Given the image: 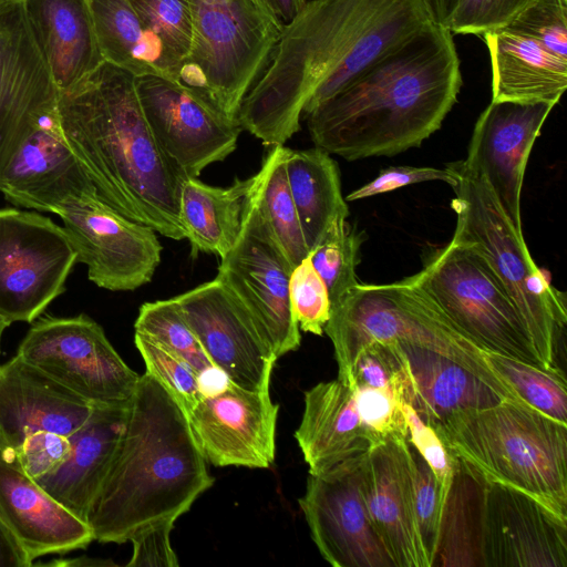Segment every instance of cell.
<instances>
[{
	"instance_id": "obj_1",
	"label": "cell",
	"mask_w": 567,
	"mask_h": 567,
	"mask_svg": "<svg viewBox=\"0 0 567 567\" xmlns=\"http://www.w3.org/2000/svg\"><path fill=\"white\" fill-rule=\"evenodd\" d=\"M433 23L423 0L307 1L244 99L241 130L265 146L285 145L301 117Z\"/></svg>"
},
{
	"instance_id": "obj_2",
	"label": "cell",
	"mask_w": 567,
	"mask_h": 567,
	"mask_svg": "<svg viewBox=\"0 0 567 567\" xmlns=\"http://www.w3.org/2000/svg\"><path fill=\"white\" fill-rule=\"evenodd\" d=\"M461 61L449 29L431 24L305 116L312 142L347 161L419 147L457 101Z\"/></svg>"
},
{
	"instance_id": "obj_3",
	"label": "cell",
	"mask_w": 567,
	"mask_h": 567,
	"mask_svg": "<svg viewBox=\"0 0 567 567\" xmlns=\"http://www.w3.org/2000/svg\"><path fill=\"white\" fill-rule=\"evenodd\" d=\"M61 133L99 196L121 215L175 240L182 176L144 116L135 75L109 62L59 92Z\"/></svg>"
},
{
	"instance_id": "obj_4",
	"label": "cell",
	"mask_w": 567,
	"mask_h": 567,
	"mask_svg": "<svg viewBox=\"0 0 567 567\" xmlns=\"http://www.w3.org/2000/svg\"><path fill=\"white\" fill-rule=\"evenodd\" d=\"M213 484L185 413L145 372L86 522L94 540L123 544L148 526L175 523Z\"/></svg>"
},
{
	"instance_id": "obj_5",
	"label": "cell",
	"mask_w": 567,
	"mask_h": 567,
	"mask_svg": "<svg viewBox=\"0 0 567 567\" xmlns=\"http://www.w3.org/2000/svg\"><path fill=\"white\" fill-rule=\"evenodd\" d=\"M434 430L449 453L483 481L522 489L567 518V424L502 400L458 412Z\"/></svg>"
},
{
	"instance_id": "obj_6",
	"label": "cell",
	"mask_w": 567,
	"mask_h": 567,
	"mask_svg": "<svg viewBox=\"0 0 567 567\" xmlns=\"http://www.w3.org/2000/svg\"><path fill=\"white\" fill-rule=\"evenodd\" d=\"M454 176L456 214L452 240L484 257L525 319L536 350L548 369L557 368L555 354L567 322L566 296L551 286L534 262L519 234L502 209L486 179L464 159L449 163Z\"/></svg>"
},
{
	"instance_id": "obj_7",
	"label": "cell",
	"mask_w": 567,
	"mask_h": 567,
	"mask_svg": "<svg viewBox=\"0 0 567 567\" xmlns=\"http://www.w3.org/2000/svg\"><path fill=\"white\" fill-rule=\"evenodd\" d=\"M189 3L192 49L172 80L238 122L241 103L268 68L285 24L264 0Z\"/></svg>"
},
{
	"instance_id": "obj_8",
	"label": "cell",
	"mask_w": 567,
	"mask_h": 567,
	"mask_svg": "<svg viewBox=\"0 0 567 567\" xmlns=\"http://www.w3.org/2000/svg\"><path fill=\"white\" fill-rule=\"evenodd\" d=\"M413 276L481 350L548 369L518 308L475 249L451 239Z\"/></svg>"
},
{
	"instance_id": "obj_9",
	"label": "cell",
	"mask_w": 567,
	"mask_h": 567,
	"mask_svg": "<svg viewBox=\"0 0 567 567\" xmlns=\"http://www.w3.org/2000/svg\"><path fill=\"white\" fill-rule=\"evenodd\" d=\"M264 172L261 165L255 174L238 237L220 258L216 278L246 307L279 358L296 351L301 336L289 297L293 266L259 207Z\"/></svg>"
},
{
	"instance_id": "obj_10",
	"label": "cell",
	"mask_w": 567,
	"mask_h": 567,
	"mask_svg": "<svg viewBox=\"0 0 567 567\" xmlns=\"http://www.w3.org/2000/svg\"><path fill=\"white\" fill-rule=\"evenodd\" d=\"M17 355L87 402L127 404L140 375L86 315L33 321Z\"/></svg>"
},
{
	"instance_id": "obj_11",
	"label": "cell",
	"mask_w": 567,
	"mask_h": 567,
	"mask_svg": "<svg viewBox=\"0 0 567 567\" xmlns=\"http://www.w3.org/2000/svg\"><path fill=\"white\" fill-rule=\"evenodd\" d=\"M75 262L63 227L34 212L0 209V317L33 322L64 292Z\"/></svg>"
},
{
	"instance_id": "obj_12",
	"label": "cell",
	"mask_w": 567,
	"mask_h": 567,
	"mask_svg": "<svg viewBox=\"0 0 567 567\" xmlns=\"http://www.w3.org/2000/svg\"><path fill=\"white\" fill-rule=\"evenodd\" d=\"M55 214L96 286L131 291L152 280L163 250L153 228L121 215L100 196L66 203Z\"/></svg>"
},
{
	"instance_id": "obj_13",
	"label": "cell",
	"mask_w": 567,
	"mask_h": 567,
	"mask_svg": "<svg viewBox=\"0 0 567 567\" xmlns=\"http://www.w3.org/2000/svg\"><path fill=\"white\" fill-rule=\"evenodd\" d=\"M135 89L153 136L182 178L198 177L236 150L239 123L176 81L148 73L135 76Z\"/></svg>"
},
{
	"instance_id": "obj_14",
	"label": "cell",
	"mask_w": 567,
	"mask_h": 567,
	"mask_svg": "<svg viewBox=\"0 0 567 567\" xmlns=\"http://www.w3.org/2000/svg\"><path fill=\"white\" fill-rule=\"evenodd\" d=\"M214 365L246 390L270 386L278 359L240 300L217 278L173 297Z\"/></svg>"
},
{
	"instance_id": "obj_15",
	"label": "cell",
	"mask_w": 567,
	"mask_h": 567,
	"mask_svg": "<svg viewBox=\"0 0 567 567\" xmlns=\"http://www.w3.org/2000/svg\"><path fill=\"white\" fill-rule=\"evenodd\" d=\"M59 90L30 32L22 0H0V176Z\"/></svg>"
},
{
	"instance_id": "obj_16",
	"label": "cell",
	"mask_w": 567,
	"mask_h": 567,
	"mask_svg": "<svg viewBox=\"0 0 567 567\" xmlns=\"http://www.w3.org/2000/svg\"><path fill=\"white\" fill-rule=\"evenodd\" d=\"M481 543L483 567H566L567 518L522 489L485 482Z\"/></svg>"
},
{
	"instance_id": "obj_17",
	"label": "cell",
	"mask_w": 567,
	"mask_h": 567,
	"mask_svg": "<svg viewBox=\"0 0 567 567\" xmlns=\"http://www.w3.org/2000/svg\"><path fill=\"white\" fill-rule=\"evenodd\" d=\"M278 411L269 388L246 390L231 382L225 391L202 398L186 417L206 462L268 468L275 460Z\"/></svg>"
},
{
	"instance_id": "obj_18",
	"label": "cell",
	"mask_w": 567,
	"mask_h": 567,
	"mask_svg": "<svg viewBox=\"0 0 567 567\" xmlns=\"http://www.w3.org/2000/svg\"><path fill=\"white\" fill-rule=\"evenodd\" d=\"M360 466L309 475L298 499L311 538L333 567H395L377 534L360 491Z\"/></svg>"
},
{
	"instance_id": "obj_19",
	"label": "cell",
	"mask_w": 567,
	"mask_h": 567,
	"mask_svg": "<svg viewBox=\"0 0 567 567\" xmlns=\"http://www.w3.org/2000/svg\"><path fill=\"white\" fill-rule=\"evenodd\" d=\"M554 106L549 102L492 100L475 123L464 159L486 179L502 209L522 235L520 196L525 168Z\"/></svg>"
},
{
	"instance_id": "obj_20",
	"label": "cell",
	"mask_w": 567,
	"mask_h": 567,
	"mask_svg": "<svg viewBox=\"0 0 567 567\" xmlns=\"http://www.w3.org/2000/svg\"><path fill=\"white\" fill-rule=\"evenodd\" d=\"M360 491L395 567H431L416 522L409 439L370 449L360 466Z\"/></svg>"
},
{
	"instance_id": "obj_21",
	"label": "cell",
	"mask_w": 567,
	"mask_h": 567,
	"mask_svg": "<svg viewBox=\"0 0 567 567\" xmlns=\"http://www.w3.org/2000/svg\"><path fill=\"white\" fill-rule=\"evenodd\" d=\"M0 192L13 205L54 214L66 203L99 196L61 133L56 110L11 158L0 176Z\"/></svg>"
},
{
	"instance_id": "obj_22",
	"label": "cell",
	"mask_w": 567,
	"mask_h": 567,
	"mask_svg": "<svg viewBox=\"0 0 567 567\" xmlns=\"http://www.w3.org/2000/svg\"><path fill=\"white\" fill-rule=\"evenodd\" d=\"M0 517L31 560L87 547L91 526L52 497L0 446Z\"/></svg>"
},
{
	"instance_id": "obj_23",
	"label": "cell",
	"mask_w": 567,
	"mask_h": 567,
	"mask_svg": "<svg viewBox=\"0 0 567 567\" xmlns=\"http://www.w3.org/2000/svg\"><path fill=\"white\" fill-rule=\"evenodd\" d=\"M94 406L17 354L0 364L1 447L14 451L38 432L69 437Z\"/></svg>"
},
{
	"instance_id": "obj_24",
	"label": "cell",
	"mask_w": 567,
	"mask_h": 567,
	"mask_svg": "<svg viewBox=\"0 0 567 567\" xmlns=\"http://www.w3.org/2000/svg\"><path fill=\"white\" fill-rule=\"evenodd\" d=\"M295 437L313 476L354 468L378 444L360 420L352 389L339 379L320 382L305 392Z\"/></svg>"
},
{
	"instance_id": "obj_25",
	"label": "cell",
	"mask_w": 567,
	"mask_h": 567,
	"mask_svg": "<svg viewBox=\"0 0 567 567\" xmlns=\"http://www.w3.org/2000/svg\"><path fill=\"white\" fill-rule=\"evenodd\" d=\"M127 408L128 403L95 405L83 425L69 436L65 461L54 472L35 480L85 522L124 431Z\"/></svg>"
},
{
	"instance_id": "obj_26",
	"label": "cell",
	"mask_w": 567,
	"mask_h": 567,
	"mask_svg": "<svg viewBox=\"0 0 567 567\" xmlns=\"http://www.w3.org/2000/svg\"><path fill=\"white\" fill-rule=\"evenodd\" d=\"M403 358V402L433 429L466 410L492 406L503 399L478 375L426 348L398 341Z\"/></svg>"
},
{
	"instance_id": "obj_27",
	"label": "cell",
	"mask_w": 567,
	"mask_h": 567,
	"mask_svg": "<svg viewBox=\"0 0 567 567\" xmlns=\"http://www.w3.org/2000/svg\"><path fill=\"white\" fill-rule=\"evenodd\" d=\"M22 4L32 38L59 92L104 62L87 0H22Z\"/></svg>"
},
{
	"instance_id": "obj_28",
	"label": "cell",
	"mask_w": 567,
	"mask_h": 567,
	"mask_svg": "<svg viewBox=\"0 0 567 567\" xmlns=\"http://www.w3.org/2000/svg\"><path fill=\"white\" fill-rule=\"evenodd\" d=\"M481 37L491 58L493 101L559 102L567 87V60L507 25Z\"/></svg>"
},
{
	"instance_id": "obj_29",
	"label": "cell",
	"mask_w": 567,
	"mask_h": 567,
	"mask_svg": "<svg viewBox=\"0 0 567 567\" xmlns=\"http://www.w3.org/2000/svg\"><path fill=\"white\" fill-rule=\"evenodd\" d=\"M255 175L236 179L228 187H216L198 179L184 177L181 186V221L192 247L198 252L220 258L234 246L241 224L246 197Z\"/></svg>"
},
{
	"instance_id": "obj_30",
	"label": "cell",
	"mask_w": 567,
	"mask_h": 567,
	"mask_svg": "<svg viewBox=\"0 0 567 567\" xmlns=\"http://www.w3.org/2000/svg\"><path fill=\"white\" fill-rule=\"evenodd\" d=\"M286 174L303 236L311 250L338 219H347L349 208L341 192L337 162L320 147L288 148Z\"/></svg>"
},
{
	"instance_id": "obj_31",
	"label": "cell",
	"mask_w": 567,
	"mask_h": 567,
	"mask_svg": "<svg viewBox=\"0 0 567 567\" xmlns=\"http://www.w3.org/2000/svg\"><path fill=\"white\" fill-rule=\"evenodd\" d=\"M484 483L455 458V472L443 504L439 545L432 567H483L481 527Z\"/></svg>"
},
{
	"instance_id": "obj_32",
	"label": "cell",
	"mask_w": 567,
	"mask_h": 567,
	"mask_svg": "<svg viewBox=\"0 0 567 567\" xmlns=\"http://www.w3.org/2000/svg\"><path fill=\"white\" fill-rule=\"evenodd\" d=\"M105 62L135 76L159 73L158 54L130 0H87Z\"/></svg>"
},
{
	"instance_id": "obj_33",
	"label": "cell",
	"mask_w": 567,
	"mask_h": 567,
	"mask_svg": "<svg viewBox=\"0 0 567 567\" xmlns=\"http://www.w3.org/2000/svg\"><path fill=\"white\" fill-rule=\"evenodd\" d=\"M288 147H271L262 162L259 207L289 262L295 267L310 252L286 174Z\"/></svg>"
},
{
	"instance_id": "obj_34",
	"label": "cell",
	"mask_w": 567,
	"mask_h": 567,
	"mask_svg": "<svg viewBox=\"0 0 567 567\" xmlns=\"http://www.w3.org/2000/svg\"><path fill=\"white\" fill-rule=\"evenodd\" d=\"M158 54L162 75L174 79L193 43L189 0H130Z\"/></svg>"
},
{
	"instance_id": "obj_35",
	"label": "cell",
	"mask_w": 567,
	"mask_h": 567,
	"mask_svg": "<svg viewBox=\"0 0 567 567\" xmlns=\"http://www.w3.org/2000/svg\"><path fill=\"white\" fill-rule=\"evenodd\" d=\"M485 360L518 400L567 424V384L559 368L543 369L489 352Z\"/></svg>"
},
{
	"instance_id": "obj_36",
	"label": "cell",
	"mask_w": 567,
	"mask_h": 567,
	"mask_svg": "<svg viewBox=\"0 0 567 567\" xmlns=\"http://www.w3.org/2000/svg\"><path fill=\"white\" fill-rule=\"evenodd\" d=\"M363 240V231L347 219H338L310 250L311 264L327 286L331 305L359 284L355 268Z\"/></svg>"
},
{
	"instance_id": "obj_37",
	"label": "cell",
	"mask_w": 567,
	"mask_h": 567,
	"mask_svg": "<svg viewBox=\"0 0 567 567\" xmlns=\"http://www.w3.org/2000/svg\"><path fill=\"white\" fill-rule=\"evenodd\" d=\"M134 328L135 332L178 355L196 373L214 365L173 298L143 303Z\"/></svg>"
},
{
	"instance_id": "obj_38",
	"label": "cell",
	"mask_w": 567,
	"mask_h": 567,
	"mask_svg": "<svg viewBox=\"0 0 567 567\" xmlns=\"http://www.w3.org/2000/svg\"><path fill=\"white\" fill-rule=\"evenodd\" d=\"M134 342L146 372L157 380L187 415L202 399L197 373L178 355L142 333L135 332Z\"/></svg>"
},
{
	"instance_id": "obj_39",
	"label": "cell",
	"mask_w": 567,
	"mask_h": 567,
	"mask_svg": "<svg viewBox=\"0 0 567 567\" xmlns=\"http://www.w3.org/2000/svg\"><path fill=\"white\" fill-rule=\"evenodd\" d=\"M409 451L416 522L423 547L432 567L439 545L444 496L433 471L410 441Z\"/></svg>"
},
{
	"instance_id": "obj_40",
	"label": "cell",
	"mask_w": 567,
	"mask_h": 567,
	"mask_svg": "<svg viewBox=\"0 0 567 567\" xmlns=\"http://www.w3.org/2000/svg\"><path fill=\"white\" fill-rule=\"evenodd\" d=\"M289 297L299 329L322 336L330 318L331 302L327 286L312 266L309 255L291 271Z\"/></svg>"
},
{
	"instance_id": "obj_41",
	"label": "cell",
	"mask_w": 567,
	"mask_h": 567,
	"mask_svg": "<svg viewBox=\"0 0 567 567\" xmlns=\"http://www.w3.org/2000/svg\"><path fill=\"white\" fill-rule=\"evenodd\" d=\"M507 27L567 60V0H530Z\"/></svg>"
},
{
	"instance_id": "obj_42",
	"label": "cell",
	"mask_w": 567,
	"mask_h": 567,
	"mask_svg": "<svg viewBox=\"0 0 567 567\" xmlns=\"http://www.w3.org/2000/svg\"><path fill=\"white\" fill-rule=\"evenodd\" d=\"M351 389L360 420L378 443L386 439H409L403 401L394 390L370 386Z\"/></svg>"
},
{
	"instance_id": "obj_43",
	"label": "cell",
	"mask_w": 567,
	"mask_h": 567,
	"mask_svg": "<svg viewBox=\"0 0 567 567\" xmlns=\"http://www.w3.org/2000/svg\"><path fill=\"white\" fill-rule=\"evenodd\" d=\"M402 381L403 358L398 341H374L355 357L348 386L389 388L403 401Z\"/></svg>"
},
{
	"instance_id": "obj_44",
	"label": "cell",
	"mask_w": 567,
	"mask_h": 567,
	"mask_svg": "<svg viewBox=\"0 0 567 567\" xmlns=\"http://www.w3.org/2000/svg\"><path fill=\"white\" fill-rule=\"evenodd\" d=\"M530 0H458L446 29L476 34L506 27Z\"/></svg>"
},
{
	"instance_id": "obj_45",
	"label": "cell",
	"mask_w": 567,
	"mask_h": 567,
	"mask_svg": "<svg viewBox=\"0 0 567 567\" xmlns=\"http://www.w3.org/2000/svg\"><path fill=\"white\" fill-rule=\"evenodd\" d=\"M402 409L408 424L409 441L433 471L445 501L455 472V458L449 453L435 430L408 403L403 402Z\"/></svg>"
},
{
	"instance_id": "obj_46",
	"label": "cell",
	"mask_w": 567,
	"mask_h": 567,
	"mask_svg": "<svg viewBox=\"0 0 567 567\" xmlns=\"http://www.w3.org/2000/svg\"><path fill=\"white\" fill-rule=\"evenodd\" d=\"M23 470L38 480L54 472L68 457V436L52 432H38L28 436L13 451Z\"/></svg>"
},
{
	"instance_id": "obj_47",
	"label": "cell",
	"mask_w": 567,
	"mask_h": 567,
	"mask_svg": "<svg viewBox=\"0 0 567 567\" xmlns=\"http://www.w3.org/2000/svg\"><path fill=\"white\" fill-rule=\"evenodd\" d=\"M454 179L453 174L446 168L390 166L381 169L378 176L371 182L351 192L346 199H363L392 192L403 186L431 181H442L451 186L454 183Z\"/></svg>"
},
{
	"instance_id": "obj_48",
	"label": "cell",
	"mask_w": 567,
	"mask_h": 567,
	"mask_svg": "<svg viewBox=\"0 0 567 567\" xmlns=\"http://www.w3.org/2000/svg\"><path fill=\"white\" fill-rule=\"evenodd\" d=\"M173 522L148 526L130 540L133 544V554L127 566L177 567V556L171 545Z\"/></svg>"
},
{
	"instance_id": "obj_49",
	"label": "cell",
	"mask_w": 567,
	"mask_h": 567,
	"mask_svg": "<svg viewBox=\"0 0 567 567\" xmlns=\"http://www.w3.org/2000/svg\"><path fill=\"white\" fill-rule=\"evenodd\" d=\"M32 560L0 517V567H29Z\"/></svg>"
},
{
	"instance_id": "obj_50",
	"label": "cell",
	"mask_w": 567,
	"mask_h": 567,
	"mask_svg": "<svg viewBox=\"0 0 567 567\" xmlns=\"http://www.w3.org/2000/svg\"><path fill=\"white\" fill-rule=\"evenodd\" d=\"M230 383L228 375L216 365L197 373V384L202 398L216 395L225 391Z\"/></svg>"
},
{
	"instance_id": "obj_51",
	"label": "cell",
	"mask_w": 567,
	"mask_h": 567,
	"mask_svg": "<svg viewBox=\"0 0 567 567\" xmlns=\"http://www.w3.org/2000/svg\"><path fill=\"white\" fill-rule=\"evenodd\" d=\"M264 2L286 24L301 11L307 0H264Z\"/></svg>"
},
{
	"instance_id": "obj_52",
	"label": "cell",
	"mask_w": 567,
	"mask_h": 567,
	"mask_svg": "<svg viewBox=\"0 0 567 567\" xmlns=\"http://www.w3.org/2000/svg\"><path fill=\"white\" fill-rule=\"evenodd\" d=\"M434 23L446 28V24L458 0H423Z\"/></svg>"
},
{
	"instance_id": "obj_53",
	"label": "cell",
	"mask_w": 567,
	"mask_h": 567,
	"mask_svg": "<svg viewBox=\"0 0 567 567\" xmlns=\"http://www.w3.org/2000/svg\"><path fill=\"white\" fill-rule=\"evenodd\" d=\"M11 323H9L7 320H4L3 318L0 317V344H1V339H2V334L4 332V330L10 326Z\"/></svg>"
}]
</instances>
